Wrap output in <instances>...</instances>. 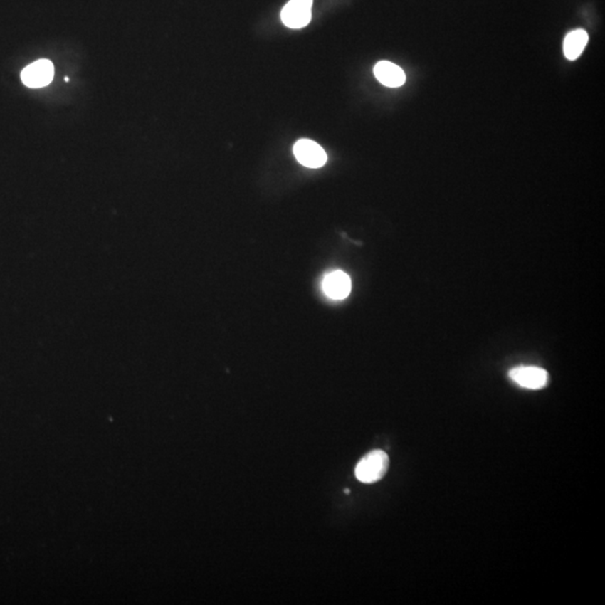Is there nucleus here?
Instances as JSON below:
<instances>
[{
  "label": "nucleus",
  "instance_id": "nucleus-6",
  "mask_svg": "<svg viewBox=\"0 0 605 605\" xmlns=\"http://www.w3.org/2000/svg\"><path fill=\"white\" fill-rule=\"evenodd\" d=\"M323 290L333 300H344L351 292V279L341 270L327 275L323 280Z\"/></svg>",
  "mask_w": 605,
  "mask_h": 605
},
{
  "label": "nucleus",
  "instance_id": "nucleus-7",
  "mask_svg": "<svg viewBox=\"0 0 605 605\" xmlns=\"http://www.w3.org/2000/svg\"><path fill=\"white\" fill-rule=\"evenodd\" d=\"M374 73L377 80L386 87H401L406 81V74L403 69L388 60H382L377 63Z\"/></svg>",
  "mask_w": 605,
  "mask_h": 605
},
{
  "label": "nucleus",
  "instance_id": "nucleus-9",
  "mask_svg": "<svg viewBox=\"0 0 605 605\" xmlns=\"http://www.w3.org/2000/svg\"><path fill=\"white\" fill-rule=\"evenodd\" d=\"M344 493H345V495H349V493H350V490H349V489H345V490H344Z\"/></svg>",
  "mask_w": 605,
  "mask_h": 605
},
{
  "label": "nucleus",
  "instance_id": "nucleus-4",
  "mask_svg": "<svg viewBox=\"0 0 605 605\" xmlns=\"http://www.w3.org/2000/svg\"><path fill=\"white\" fill-rule=\"evenodd\" d=\"M509 377L513 382L526 389H542L548 384V372L538 367H516L509 372Z\"/></svg>",
  "mask_w": 605,
  "mask_h": 605
},
{
  "label": "nucleus",
  "instance_id": "nucleus-5",
  "mask_svg": "<svg viewBox=\"0 0 605 605\" xmlns=\"http://www.w3.org/2000/svg\"><path fill=\"white\" fill-rule=\"evenodd\" d=\"M54 75V66L48 60H38L26 66L21 72V81L29 88H42L50 85Z\"/></svg>",
  "mask_w": 605,
  "mask_h": 605
},
{
  "label": "nucleus",
  "instance_id": "nucleus-1",
  "mask_svg": "<svg viewBox=\"0 0 605 605\" xmlns=\"http://www.w3.org/2000/svg\"><path fill=\"white\" fill-rule=\"evenodd\" d=\"M388 468L389 458L387 453L382 450L372 451L363 456L355 466V478L362 483H374L386 475Z\"/></svg>",
  "mask_w": 605,
  "mask_h": 605
},
{
  "label": "nucleus",
  "instance_id": "nucleus-2",
  "mask_svg": "<svg viewBox=\"0 0 605 605\" xmlns=\"http://www.w3.org/2000/svg\"><path fill=\"white\" fill-rule=\"evenodd\" d=\"M312 7L313 0H290L280 14L285 26L294 29L307 26L312 19Z\"/></svg>",
  "mask_w": 605,
  "mask_h": 605
},
{
  "label": "nucleus",
  "instance_id": "nucleus-8",
  "mask_svg": "<svg viewBox=\"0 0 605 605\" xmlns=\"http://www.w3.org/2000/svg\"><path fill=\"white\" fill-rule=\"evenodd\" d=\"M589 42V35L584 29L572 31L564 40V54L569 60H577Z\"/></svg>",
  "mask_w": 605,
  "mask_h": 605
},
{
  "label": "nucleus",
  "instance_id": "nucleus-3",
  "mask_svg": "<svg viewBox=\"0 0 605 605\" xmlns=\"http://www.w3.org/2000/svg\"><path fill=\"white\" fill-rule=\"evenodd\" d=\"M293 150L296 159L310 169H320L327 163V153L313 140H300L295 144Z\"/></svg>",
  "mask_w": 605,
  "mask_h": 605
}]
</instances>
